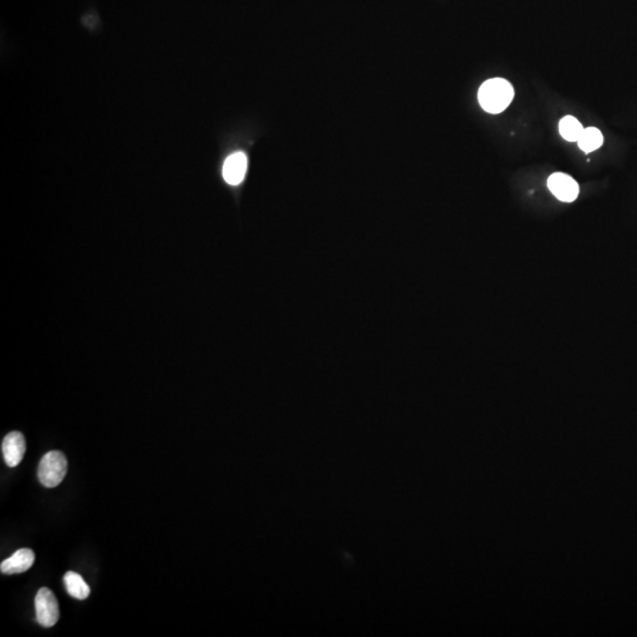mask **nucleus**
Returning <instances> with one entry per match:
<instances>
[{
    "label": "nucleus",
    "mask_w": 637,
    "mask_h": 637,
    "mask_svg": "<svg viewBox=\"0 0 637 637\" xmlns=\"http://www.w3.org/2000/svg\"><path fill=\"white\" fill-rule=\"evenodd\" d=\"M548 188L562 202H574L580 194V187L567 174L555 173L548 178Z\"/></svg>",
    "instance_id": "20e7f679"
},
{
    "label": "nucleus",
    "mask_w": 637,
    "mask_h": 637,
    "mask_svg": "<svg viewBox=\"0 0 637 637\" xmlns=\"http://www.w3.org/2000/svg\"><path fill=\"white\" fill-rule=\"evenodd\" d=\"M68 473V461L61 451L47 452L38 466V479L45 488L58 486L66 478Z\"/></svg>",
    "instance_id": "f03ea898"
},
{
    "label": "nucleus",
    "mask_w": 637,
    "mask_h": 637,
    "mask_svg": "<svg viewBox=\"0 0 637 637\" xmlns=\"http://www.w3.org/2000/svg\"><path fill=\"white\" fill-rule=\"evenodd\" d=\"M36 616L40 626L44 628L54 627L59 620V606L54 592L42 588L36 596Z\"/></svg>",
    "instance_id": "7ed1b4c3"
},
{
    "label": "nucleus",
    "mask_w": 637,
    "mask_h": 637,
    "mask_svg": "<svg viewBox=\"0 0 637 637\" xmlns=\"http://www.w3.org/2000/svg\"><path fill=\"white\" fill-rule=\"evenodd\" d=\"M1 450H3V456H4L6 465L10 468H15L17 465H20V461H23L24 454L26 451L25 438L23 434L17 431L10 432L3 440Z\"/></svg>",
    "instance_id": "39448f33"
},
{
    "label": "nucleus",
    "mask_w": 637,
    "mask_h": 637,
    "mask_svg": "<svg viewBox=\"0 0 637 637\" xmlns=\"http://www.w3.org/2000/svg\"><path fill=\"white\" fill-rule=\"evenodd\" d=\"M66 591L75 599H85L90 595V587L77 572L69 571L64 575Z\"/></svg>",
    "instance_id": "6e6552de"
},
{
    "label": "nucleus",
    "mask_w": 637,
    "mask_h": 637,
    "mask_svg": "<svg viewBox=\"0 0 637 637\" xmlns=\"http://www.w3.org/2000/svg\"><path fill=\"white\" fill-rule=\"evenodd\" d=\"M583 125L575 117L565 116L560 119V134L565 141L577 142L580 139L581 135L583 134Z\"/></svg>",
    "instance_id": "9d476101"
},
{
    "label": "nucleus",
    "mask_w": 637,
    "mask_h": 637,
    "mask_svg": "<svg viewBox=\"0 0 637 637\" xmlns=\"http://www.w3.org/2000/svg\"><path fill=\"white\" fill-rule=\"evenodd\" d=\"M603 142H604V137H603L602 132L597 128L594 127L584 129L583 134L581 135L580 139L577 141L581 150H583L585 154L592 153L601 148Z\"/></svg>",
    "instance_id": "1a4fd4ad"
},
{
    "label": "nucleus",
    "mask_w": 637,
    "mask_h": 637,
    "mask_svg": "<svg viewBox=\"0 0 637 637\" xmlns=\"http://www.w3.org/2000/svg\"><path fill=\"white\" fill-rule=\"evenodd\" d=\"M35 553L31 549H20L13 553L10 558L5 560L0 570L5 575H16L22 574L31 568L35 563Z\"/></svg>",
    "instance_id": "0eeeda50"
},
{
    "label": "nucleus",
    "mask_w": 637,
    "mask_h": 637,
    "mask_svg": "<svg viewBox=\"0 0 637 637\" xmlns=\"http://www.w3.org/2000/svg\"><path fill=\"white\" fill-rule=\"evenodd\" d=\"M246 171L247 156L243 153L231 155L223 164V178L228 185H240L246 176Z\"/></svg>",
    "instance_id": "423d86ee"
},
{
    "label": "nucleus",
    "mask_w": 637,
    "mask_h": 637,
    "mask_svg": "<svg viewBox=\"0 0 637 637\" xmlns=\"http://www.w3.org/2000/svg\"><path fill=\"white\" fill-rule=\"evenodd\" d=\"M512 85L503 78H493L484 82L478 91L480 107L489 114H500L514 100Z\"/></svg>",
    "instance_id": "f257e3e1"
}]
</instances>
